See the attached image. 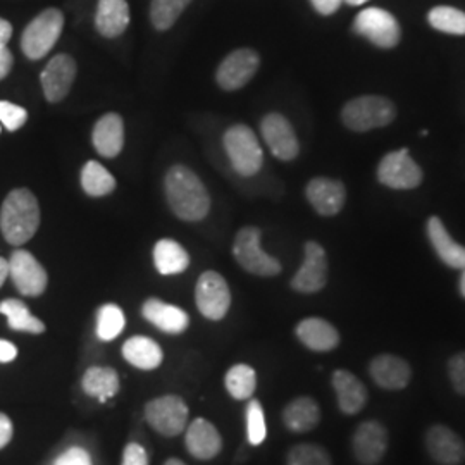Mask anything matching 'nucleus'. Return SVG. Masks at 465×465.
<instances>
[{
    "mask_svg": "<svg viewBox=\"0 0 465 465\" xmlns=\"http://www.w3.org/2000/svg\"><path fill=\"white\" fill-rule=\"evenodd\" d=\"M166 195L173 213L183 221H200L209 214V193L188 167L173 166L167 171Z\"/></svg>",
    "mask_w": 465,
    "mask_h": 465,
    "instance_id": "f257e3e1",
    "label": "nucleus"
},
{
    "mask_svg": "<svg viewBox=\"0 0 465 465\" xmlns=\"http://www.w3.org/2000/svg\"><path fill=\"white\" fill-rule=\"evenodd\" d=\"M40 226V207L26 188L13 190L0 209V230L11 245L30 242Z\"/></svg>",
    "mask_w": 465,
    "mask_h": 465,
    "instance_id": "f03ea898",
    "label": "nucleus"
},
{
    "mask_svg": "<svg viewBox=\"0 0 465 465\" xmlns=\"http://www.w3.org/2000/svg\"><path fill=\"white\" fill-rule=\"evenodd\" d=\"M397 117L395 104L380 95H364L351 99L341 111L343 124L355 132L366 134L391 124Z\"/></svg>",
    "mask_w": 465,
    "mask_h": 465,
    "instance_id": "7ed1b4c3",
    "label": "nucleus"
},
{
    "mask_svg": "<svg viewBox=\"0 0 465 465\" xmlns=\"http://www.w3.org/2000/svg\"><path fill=\"white\" fill-rule=\"evenodd\" d=\"M224 149L232 166L242 176H253L264 164V152L255 134L245 124L232 126L224 134Z\"/></svg>",
    "mask_w": 465,
    "mask_h": 465,
    "instance_id": "20e7f679",
    "label": "nucleus"
},
{
    "mask_svg": "<svg viewBox=\"0 0 465 465\" xmlns=\"http://www.w3.org/2000/svg\"><path fill=\"white\" fill-rule=\"evenodd\" d=\"M234 259L250 274L272 278L282 272V264L261 247V230L247 226L238 232L232 245Z\"/></svg>",
    "mask_w": 465,
    "mask_h": 465,
    "instance_id": "39448f33",
    "label": "nucleus"
},
{
    "mask_svg": "<svg viewBox=\"0 0 465 465\" xmlns=\"http://www.w3.org/2000/svg\"><path fill=\"white\" fill-rule=\"evenodd\" d=\"M64 28V16L57 9H47L42 15L35 17L34 21L26 26L21 49L25 55L32 61H38L49 54Z\"/></svg>",
    "mask_w": 465,
    "mask_h": 465,
    "instance_id": "423d86ee",
    "label": "nucleus"
},
{
    "mask_svg": "<svg viewBox=\"0 0 465 465\" xmlns=\"http://www.w3.org/2000/svg\"><path fill=\"white\" fill-rule=\"evenodd\" d=\"M353 32L364 36L380 49L397 47L401 36L397 17L380 7H367L361 11L359 16L355 17Z\"/></svg>",
    "mask_w": 465,
    "mask_h": 465,
    "instance_id": "0eeeda50",
    "label": "nucleus"
},
{
    "mask_svg": "<svg viewBox=\"0 0 465 465\" xmlns=\"http://www.w3.org/2000/svg\"><path fill=\"white\" fill-rule=\"evenodd\" d=\"M145 419L153 431L173 438L186 430L188 407L182 397L164 395L145 405Z\"/></svg>",
    "mask_w": 465,
    "mask_h": 465,
    "instance_id": "6e6552de",
    "label": "nucleus"
},
{
    "mask_svg": "<svg viewBox=\"0 0 465 465\" xmlns=\"http://www.w3.org/2000/svg\"><path fill=\"white\" fill-rule=\"evenodd\" d=\"M422 178V169L407 149L386 153L378 166V182L391 190H414Z\"/></svg>",
    "mask_w": 465,
    "mask_h": 465,
    "instance_id": "1a4fd4ad",
    "label": "nucleus"
},
{
    "mask_svg": "<svg viewBox=\"0 0 465 465\" xmlns=\"http://www.w3.org/2000/svg\"><path fill=\"white\" fill-rule=\"evenodd\" d=\"M195 300L202 316L211 321H221L230 311L232 292L219 272L205 271L197 282Z\"/></svg>",
    "mask_w": 465,
    "mask_h": 465,
    "instance_id": "9d476101",
    "label": "nucleus"
},
{
    "mask_svg": "<svg viewBox=\"0 0 465 465\" xmlns=\"http://www.w3.org/2000/svg\"><path fill=\"white\" fill-rule=\"evenodd\" d=\"M9 276L17 292L25 297H40L47 288V271L26 250L13 252L9 259Z\"/></svg>",
    "mask_w": 465,
    "mask_h": 465,
    "instance_id": "9b49d317",
    "label": "nucleus"
},
{
    "mask_svg": "<svg viewBox=\"0 0 465 465\" xmlns=\"http://www.w3.org/2000/svg\"><path fill=\"white\" fill-rule=\"evenodd\" d=\"M390 434L380 420H366L351 436V451L359 464H380L386 455Z\"/></svg>",
    "mask_w": 465,
    "mask_h": 465,
    "instance_id": "f8f14e48",
    "label": "nucleus"
},
{
    "mask_svg": "<svg viewBox=\"0 0 465 465\" xmlns=\"http://www.w3.org/2000/svg\"><path fill=\"white\" fill-rule=\"evenodd\" d=\"M328 282V257L317 242L305 243V259L292 280V288L299 293H317Z\"/></svg>",
    "mask_w": 465,
    "mask_h": 465,
    "instance_id": "ddd939ff",
    "label": "nucleus"
},
{
    "mask_svg": "<svg viewBox=\"0 0 465 465\" xmlns=\"http://www.w3.org/2000/svg\"><path fill=\"white\" fill-rule=\"evenodd\" d=\"M261 134L272 155L280 161H293L299 155L300 145L292 123L278 113L267 114L261 123Z\"/></svg>",
    "mask_w": 465,
    "mask_h": 465,
    "instance_id": "4468645a",
    "label": "nucleus"
},
{
    "mask_svg": "<svg viewBox=\"0 0 465 465\" xmlns=\"http://www.w3.org/2000/svg\"><path fill=\"white\" fill-rule=\"evenodd\" d=\"M261 66L259 54L252 49L232 52L217 69L216 80L221 88L234 92L249 84Z\"/></svg>",
    "mask_w": 465,
    "mask_h": 465,
    "instance_id": "2eb2a0df",
    "label": "nucleus"
},
{
    "mask_svg": "<svg viewBox=\"0 0 465 465\" xmlns=\"http://www.w3.org/2000/svg\"><path fill=\"white\" fill-rule=\"evenodd\" d=\"M426 450L438 465H462L465 462V441L449 426L434 424L426 438Z\"/></svg>",
    "mask_w": 465,
    "mask_h": 465,
    "instance_id": "dca6fc26",
    "label": "nucleus"
},
{
    "mask_svg": "<svg viewBox=\"0 0 465 465\" xmlns=\"http://www.w3.org/2000/svg\"><path fill=\"white\" fill-rule=\"evenodd\" d=\"M369 374L382 390L400 391L412 380V367L399 355L381 353L371 361Z\"/></svg>",
    "mask_w": 465,
    "mask_h": 465,
    "instance_id": "f3484780",
    "label": "nucleus"
},
{
    "mask_svg": "<svg viewBox=\"0 0 465 465\" xmlns=\"http://www.w3.org/2000/svg\"><path fill=\"white\" fill-rule=\"evenodd\" d=\"M76 78V63L66 54H59L50 59L49 64L42 71L44 95L49 102L64 99Z\"/></svg>",
    "mask_w": 465,
    "mask_h": 465,
    "instance_id": "a211bd4d",
    "label": "nucleus"
},
{
    "mask_svg": "<svg viewBox=\"0 0 465 465\" xmlns=\"http://www.w3.org/2000/svg\"><path fill=\"white\" fill-rule=\"evenodd\" d=\"M307 200L321 216H336L341 213L345 200H347V190L345 184L331 178H314L307 184Z\"/></svg>",
    "mask_w": 465,
    "mask_h": 465,
    "instance_id": "6ab92c4d",
    "label": "nucleus"
},
{
    "mask_svg": "<svg viewBox=\"0 0 465 465\" xmlns=\"http://www.w3.org/2000/svg\"><path fill=\"white\" fill-rule=\"evenodd\" d=\"M184 447L192 457L199 460H211L223 449V438L213 422L207 419H195L186 428Z\"/></svg>",
    "mask_w": 465,
    "mask_h": 465,
    "instance_id": "aec40b11",
    "label": "nucleus"
},
{
    "mask_svg": "<svg viewBox=\"0 0 465 465\" xmlns=\"http://www.w3.org/2000/svg\"><path fill=\"white\" fill-rule=\"evenodd\" d=\"M331 384L338 407L343 414L355 416L359 414L367 403V388L355 374H351L345 369H336L332 372Z\"/></svg>",
    "mask_w": 465,
    "mask_h": 465,
    "instance_id": "412c9836",
    "label": "nucleus"
},
{
    "mask_svg": "<svg viewBox=\"0 0 465 465\" xmlns=\"http://www.w3.org/2000/svg\"><path fill=\"white\" fill-rule=\"evenodd\" d=\"M426 232H428L432 249L443 264H447L451 269H464L465 247L451 238L447 226L440 217L431 216L428 219Z\"/></svg>",
    "mask_w": 465,
    "mask_h": 465,
    "instance_id": "4be33fe9",
    "label": "nucleus"
},
{
    "mask_svg": "<svg viewBox=\"0 0 465 465\" xmlns=\"http://www.w3.org/2000/svg\"><path fill=\"white\" fill-rule=\"evenodd\" d=\"M300 341L312 351H331L340 345V332L321 317L303 319L297 326Z\"/></svg>",
    "mask_w": 465,
    "mask_h": 465,
    "instance_id": "5701e85b",
    "label": "nucleus"
},
{
    "mask_svg": "<svg viewBox=\"0 0 465 465\" xmlns=\"http://www.w3.org/2000/svg\"><path fill=\"white\" fill-rule=\"evenodd\" d=\"M143 317L155 328L167 334H182L190 324V317L183 309L169 305L159 299H149L143 303Z\"/></svg>",
    "mask_w": 465,
    "mask_h": 465,
    "instance_id": "b1692460",
    "label": "nucleus"
},
{
    "mask_svg": "<svg viewBox=\"0 0 465 465\" xmlns=\"http://www.w3.org/2000/svg\"><path fill=\"white\" fill-rule=\"evenodd\" d=\"M95 150L102 157L113 159L119 155L124 145V124L119 114H105L100 117L92 134Z\"/></svg>",
    "mask_w": 465,
    "mask_h": 465,
    "instance_id": "393cba45",
    "label": "nucleus"
},
{
    "mask_svg": "<svg viewBox=\"0 0 465 465\" xmlns=\"http://www.w3.org/2000/svg\"><path fill=\"white\" fill-rule=\"evenodd\" d=\"M321 422V409L311 397H297L282 409V424L292 432L312 431Z\"/></svg>",
    "mask_w": 465,
    "mask_h": 465,
    "instance_id": "a878e982",
    "label": "nucleus"
},
{
    "mask_svg": "<svg viewBox=\"0 0 465 465\" xmlns=\"http://www.w3.org/2000/svg\"><path fill=\"white\" fill-rule=\"evenodd\" d=\"M95 25L105 38H116L124 34L130 25V7L126 0H99Z\"/></svg>",
    "mask_w": 465,
    "mask_h": 465,
    "instance_id": "bb28decb",
    "label": "nucleus"
},
{
    "mask_svg": "<svg viewBox=\"0 0 465 465\" xmlns=\"http://www.w3.org/2000/svg\"><path fill=\"white\" fill-rule=\"evenodd\" d=\"M123 357L140 371H153L163 364V349L147 336H134L123 345Z\"/></svg>",
    "mask_w": 465,
    "mask_h": 465,
    "instance_id": "cd10ccee",
    "label": "nucleus"
},
{
    "mask_svg": "<svg viewBox=\"0 0 465 465\" xmlns=\"http://www.w3.org/2000/svg\"><path fill=\"white\" fill-rule=\"evenodd\" d=\"M82 388L88 397L107 401L119 391V376L113 367H90L84 374Z\"/></svg>",
    "mask_w": 465,
    "mask_h": 465,
    "instance_id": "c85d7f7f",
    "label": "nucleus"
},
{
    "mask_svg": "<svg viewBox=\"0 0 465 465\" xmlns=\"http://www.w3.org/2000/svg\"><path fill=\"white\" fill-rule=\"evenodd\" d=\"M153 262L161 274H180L190 266L188 252L174 240H161L153 249Z\"/></svg>",
    "mask_w": 465,
    "mask_h": 465,
    "instance_id": "c756f323",
    "label": "nucleus"
},
{
    "mask_svg": "<svg viewBox=\"0 0 465 465\" xmlns=\"http://www.w3.org/2000/svg\"><path fill=\"white\" fill-rule=\"evenodd\" d=\"M0 314L7 317L9 328L15 331L34 332V334L45 331V324L40 319L32 316L30 309L21 300L9 299L0 302Z\"/></svg>",
    "mask_w": 465,
    "mask_h": 465,
    "instance_id": "7c9ffc66",
    "label": "nucleus"
},
{
    "mask_svg": "<svg viewBox=\"0 0 465 465\" xmlns=\"http://www.w3.org/2000/svg\"><path fill=\"white\" fill-rule=\"evenodd\" d=\"M82 186H84L86 195L104 197V195H109L114 192L116 180L102 164L95 161H90L84 164V171H82Z\"/></svg>",
    "mask_w": 465,
    "mask_h": 465,
    "instance_id": "2f4dec72",
    "label": "nucleus"
},
{
    "mask_svg": "<svg viewBox=\"0 0 465 465\" xmlns=\"http://www.w3.org/2000/svg\"><path fill=\"white\" fill-rule=\"evenodd\" d=\"M228 393L234 400H250L257 390V374L253 367L247 364L232 366L224 378Z\"/></svg>",
    "mask_w": 465,
    "mask_h": 465,
    "instance_id": "473e14b6",
    "label": "nucleus"
},
{
    "mask_svg": "<svg viewBox=\"0 0 465 465\" xmlns=\"http://www.w3.org/2000/svg\"><path fill=\"white\" fill-rule=\"evenodd\" d=\"M428 21L434 30L441 34L457 35V36L465 35V13L460 9H455L450 5L432 7L428 15Z\"/></svg>",
    "mask_w": 465,
    "mask_h": 465,
    "instance_id": "72a5a7b5",
    "label": "nucleus"
},
{
    "mask_svg": "<svg viewBox=\"0 0 465 465\" xmlns=\"http://www.w3.org/2000/svg\"><path fill=\"white\" fill-rule=\"evenodd\" d=\"M190 2L192 0H152V5H150L152 25L161 32L169 30Z\"/></svg>",
    "mask_w": 465,
    "mask_h": 465,
    "instance_id": "f704fd0d",
    "label": "nucleus"
},
{
    "mask_svg": "<svg viewBox=\"0 0 465 465\" xmlns=\"http://www.w3.org/2000/svg\"><path fill=\"white\" fill-rule=\"evenodd\" d=\"M124 324H126V319L121 307H117L114 303H107L100 307L97 314V336L102 341H111L117 338L124 330Z\"/></svg>",
    "mask_w": 465,
    "mask_h": 465,
    "instance_id": "c9c22d12",
    "label": "nucleus"
},
{
    "mask_svg": "<svg viewBox=\"0 0 465 465\" xmlns=\"http://www.w3.org/2000/svg\"><path fill=\"white\" fill-rule=\"evenodd\" d=\"M331 455L314 443H300L288 451L286 465H331Z\"/></svg>",
    "mask_w": 465,
    "mask_h": 465,
    "instance_id": "e433bc0d",
    "label": "nucleus"
},
{
    "mask_svg": "<svg viewBox=\"0 0 465 465\" xmlns=\"http://www.w3.org/2000/svg\"><path fill=\"white\" fill-rule=\"evenodd\" d=\"M245 416H247V440H249L250 445H253V447L262 445L267 436V426L264 409L259 400H249Z\"/></svg>",
    "mask_w": 465,
    "mask_h": 465,
    "instance_id": "4c0bfd02",
    "label": "nucleus"
},
{
    "mask_svg": "<svg viewBox=\"0 0 465 465\" xmlns=\"http://www.w3.org/2000/svg\"><path fill=\"white\" fill-rule=\"evenodd\" d=\"M28 119L26 109L19 107L13 102L7 100H0V123L9 130V132H16L19 130Z\"/></svg>",
    "mask_w": 465,
    "mask_h": 465,
    "instance_id": "58836bf2",
    "label": "nucleus"
},
{
    "mask_svg": "<svg viewBox=\"0 0 465 465\" xmlns=\"http://www.w3.org/2000/svg\"><path fill=\"white\" fill-rule=\"evenodd\" d=\"M449 378L453 390L465 397V351H459L450 359Z\"/></svg>",
    "mask_w": 465,
    "mask_h": 465,
    "instance_id": "ea45409f",
    "label": "nucleus"
},
{
    "mask_svg": "<svg viewBox=\"0 0 465 465\" xmlns=\"http://www.w3.org/2000/svg\"><path fill=\"white\" fill-rule=\"evenodd\" d=\"M54 465H94L92 464V457L86 450L82 447H73L66 450Z\"/></svg>",
    "mask_w": 465,
    "mask_h": 465,
    "instance_id": "a19ab883",
    "label": "nucleus"
},
{
    "mask_svg": "<svg viewBox=\"0 0 465 465\" xmlns=\"http://www.w3.org/2000/svg\"><path fill=\"white\" fill-rule=\"evenodd\" d=\"M121 465H149V455L145 449L138 443H130L123 451Z\"/></svg>",
    "mask_w": 465,
    "mask_h": 465,
    "instance_id": "79ce46f5",
    "label": "nucleus"
},
{
    "mask_svg": "<svg viewBox=\"0 0 465 465\" xmlns=\"http://www.w3.org/2000/svg\"><path fill=\"white\" fill-rule=\"evenodd\" d=\"M314 9L322 16H330L332 13L338 11V7L341 5V0H311Z\"/></svg>",
    "mask_w": 465,
    "mask_h": 465,
    "instance_id": "37998d69",
    "label": "nucleus"
},
{
    "mask_svg": "<svg viewBox=\"0 0 465 465\" xmlns=\"http://www.w3.org/2000/svg\"><path fill=\"white\" fill-rule=\"evenodd\" d=\"M13 438V422L5 414H0V450L9 445Z\"/></svg>",
    "mask_w": 465,
    "mask_h": 465,
    "instance_id": "c03bdc74",
    "label": "nucleus"
},
{
    "mask_svg": "<svg viewBox=\"0 0 465 465\" xmlns=\"http://www.w3.org/2000/svg\"><path fill=\"white\" fill-rule=\"evenodd\" d=\"M13 63H15V57L11 50L7 49V45L0 47V80H4L11 73Z\"/></svg>",
    "mask_w": 465,
    "mask_h": 465,
    "instance_id": "a18cd8bd",
    "label": "nucleus"
},
{
    "mask_svg": "<svg viewBox=\"0 0 465 465\" xmlns=\"http://www.w3.org/2000/svg\"><path fill=\"white\" fill-rule=\"evenodd\" d=\"M16 357V347H15L11 341L0 340V362H2V364H7V362H13Z\"/></svg>",
    "mask_w": 465,
    "mask_h": 465,
    "instance_id": "49530a36",
    "label": "nucleus"
},
{
    "mask_svg": "<svg viewBox=\"0 0 465 465\" xmlns=\"http://www.w3.org/2000/svg\"><path fill=\"white\" fill-rule=\"evenodd\" d=\"M13 36V26L9 21L0 17V47H5Z\"/></svg>",
    "mask_w": 465,
    "mask_h": 465,
    "instance_id": "de8ad7c7",
    "label": "nucleus"
},
{
    "mask_svg": "<svg viewBox=\"0 0 465 465\" xmlns=\"http://www.w3.org/2000/svg\"><path fill=\"white\" fill-rule=\"evenodd\" d=\"M7 276H9V261L0 257V286L5 282Z\"/></svg>",
    "mask_w": 465,
    "mask_h": 465,
    "instance_id": "09e8293b",
    "label": "nucleus"
},
{
    "mask_svg": "<svg viewBox=\"0 0 465 465\" xmlns=\"http://www.w3.org/2000/svg\"><path fill=\"white\" fill-rule=\"evenodd\" d=\"M460 295L465 299V267L462 269V276H460Z\"/></svg>",
    "mask_w": 465,
    "mask_h": 465,
    "instance_id": "8fccbe9b",
    "label": "nucleus"
},
{
    "mask_svg": "<svg viewBox=\"0 0 465 465\" xmlns=\"http://www.w3.org/2000/svg\"><path fill=\"white\" fill-rule=\"evenodd\" d=\"M343 2H347L349 5H362V4H366L369 0H343Z\"/></svg>",
    "mask_w": 465,
    "mask_h": 465,
    "instance_id": "3c124183",
    "label": "nucleus"
},
{
    "mask_svg": "<svg viewBox=\"0 0 465 465\" xmlns=\"http://www.w3.org/2000/svg\"><path fill=\"white\" fill-rule=\"evenodd\" d=\"M164 465H186L183 460H180V459H169L166 460V464Z\"/></svg>",
    "mask_w": 465,
    "mask_h": 465,
    "instance_id": "603ef678",
    "label": "nucleus"
}]
</instances>
